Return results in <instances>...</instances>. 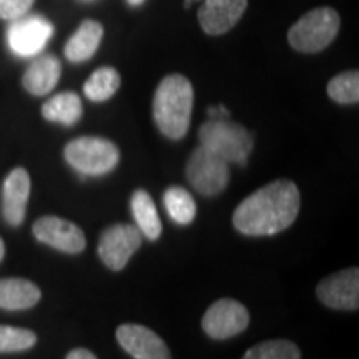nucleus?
Here are the masks:
<instances>
[{"label": "nucleus", "mask_w": 359, "mask_h": 359, "mask_svg": "<svg viewBox=\"0 0 359 359\" xmlns=\"http://www.w3.org/2000/svg\"><path fill=\"white\" fill-rule=\"evenodd\" d=\"M302 196L290 180L268 183L241 201L233 213V224L248 236L276 235L294 223Z\"/></svg>", "instance_id": "nucleus-1"}, {"label": "nucleus", "mask_w": 359, "mask_h": 359, "mask_svg": "<svg viewBox=\"0 0 359 359\" xmlns=\"http://www.w3.org/2000/svg\"><path fill=\"white\" fill-rule=\"evenodd\" d=\"M193 87L180 74L161 80L154 98V118L156 127L167 138L182 140L190 128L193 110Z\"/></svg>", "instance_id": "nucleus-2"}, {"label": "nucleus", "mask_w": 359, "mask_h": 359, "mask_svg": "<svg viewBox=\"0 0 359 359\" xmlns=\"http://www.w3.org/2000/svg\"><path fill=\"white\" fill-rule=\"evenodd\" d=\"M200 145L228 163L246 165L253 150V135L241 125L223 120H208L198 130Z\"/></svg>", "instance_id": "nucleus-3"}, {"label": "nucleus", "mask_w": 359, "mask_h": 359, "mask_svg": "<svg viewBox=\"0 0 359 359\" xmlns=\"http://www.w3.org/2000/svg\"><path fill=\"white\" fill-rule=\"evenodd\" d=\"M339 13L331 7H321L309 11L291 27L288 42L294 50L303 53H316L336 39L339 32Z\"/></svg>", "instance_id": "nucleus-4"}, {"label": "nucleus", "mask_w": 359, "mask_h": 359, "mask_svg": "<svg viewBox=\"0 0 359 359\" xmlns=\"http://www.w3.org/2000/svg\"><path fill=\"white\" fill-rule=\"evenodd\" d=\"M64 155L72 168L88 177H100L111 172L120 160L118 147L102 137L75 138L67 143Z\"/></svg>", "instance_id": "nucleus-5"}, {"label": "nucleus", "mask_w": 359, "mask_h": 359, "mask_svg": "<svg viewBox=\"0 0 359 359\" xmlns=\"http://www.w3.org/2000/svg\"><path fill=\"white\" fill-rule=\"evenodd\" d=\"M187 178L201 195L215 196L228 187L230 163L200 145L188 158Z\"/></svg>", "instance_id": "nucleus-6"}, {"label": "nucleus", "mask_w": 359, "mask_h": 359, "mask_svg": "<svg viewBox=\"0 0 359 359\" xmlns=\"http://www.w3.org/2000/svg\"><path fill=\"white\" fill-rule=\"evenodd\" d=\"M142 246V233L135 224H114L100 235L98 257L114 271L127 266L133 253Z\"/></svg>", "instance_id": "nucleus-7"}, {"label": "nucleus", "mask_w": 359, "mask_h": 359, "mask_svg": "<svg viewBox=\"0 0 359 359\" xmlns=\"http://www.w3.org/2000/svg\"><path fill=\"white\" fill-rule=\"evenodd\" d=\"M53 34V25L42 15H22L7 29V42L19 57H34L43 50Z\"/></svg>", "instance_id": "nucleus-8"}, {"label": "nucleus", "mask_w": 359, "mask_h": 359, "mask_svg": "<svg viewBox=\"0 0 359 359\" xmlns=\"http://www.w3.org/2000/svg\"><path fill=\"white\" fill-rule=\"evenodd\" d=\"M250 325V314L243 304L236 299L223 298L206 309L201 320V327L210 338L228 339L240 334Z\"/></svg>", "instance_id": "nucleus-9"}, {"label": "nucleus", "mask_w": 359, "mask_h": 359, "mask_svg": "<svg viewBox=\"0 0 359 359\" xmlns=\"http://www.w3.org/2000/svg\"><path fill=\"white\" fill-rule=\"evenodd\" d=\"M34 236L64 253L77 255L85 248V235L75 223L60 217H42L34 223Z\"/></svg>", "instance_id": "nucleus-10"}, {"label": "nucleus", "mask_w": 359, "mask_h": 359, "mask_svg": "<svg viewBox=\"0 0 359 359\" xmlns=\"http://www.w3.org/2000/svg\"><path fill=\"white\" fill-rule=\"evenodd\" d=\"M320 302L333 309H358L359 306V271L348 268L323 280L316 288Z\"/></svg>", "instance_id": "nucleus-11"}, {"label": "nucleus", "mask_w": 359, "mask_h": 359, "mask_svg": "<svg viewBox=\"0 0 359 359\" xmlns=\"http://www.w3.org/2000/svg\"><path fill=\"white\" fill-rule=\"evenodd\" d=\"M116 339L120 346L135 359H172L165 341L147 326L133 323L118 326Z\"/></svg>", "instance_id": "nucleus-12"}, {"label": "nucleus", "mask_w": 359, "mask_h": 359, "mask_svg": "<svg viewBox=\"0 0 359 359\" xmlns=\"http://www.w3.org/2000/svg\"><path fill=\"white\" fill-rule=\"evenodd\" d=\"M248 0H205L198 11L201 29L208 35L226 34L241 19Z\"/></svg>", "instance_id": "nucleus-13"}, {"label": "nucleus", "mask_w": 359, "mask_h": 359, "mask_svg": "<svg viewBox=\"0 0 359 359\" xmlns=\"http://www.w3.org/2000/svg\"><path fill=\"white\" fill-rule=\"evenodd\" d=\"M29 196L30 177L27 170H12L2 187V215L11 226H19L24 223Z\"/></svg>", "instance_id": "nucleus-14"}, {"label": "nucleus", "mask_w": 359, "mask_h": 359, "mask_svg": "<svg viewBox=\"0 0 359 359\" xmlns=\"http://www.w3.org/2000/svg\"><path fill=\"white\" fill-rule=\"evenodd\" d=\"M62 75L60 60L55 55H42L30 64L25 70L22 83L24 88L32 95L42 97L50 93L58 83Z\"/></svg>", "instance_id": "nucleus-15"}, {"label": "nucleus", "mask_w": 359, "mask_h": 359, "mask_svg": "<svg viewBox=\"0 0 359 359\" xmlns=\"http://www.w3.org/2000/svg\"><path fill=\"white\" fill-rule=\"evenodd\" d=\"M103 37V27L95 20H83L69 42L65 43V57L67 60L80 64L87 62L95 55L97 48L100 47Z\"/></svg>", "instance_id": "nucleus-16"}, {"label": "nucleus", "mask_w": 359, "mask_h": 359, "mask_svg": "<svg viewBox=\"0 0 359 359\" xmlns=\"http://www.w3.org/2000/svg\"><path fill=\"white\" fill-rule=\"evenodd\" d=\"M40 288L24 278H4L0 280V308L15 311L29 309L40 302Z\"/></svg>", "instance_id": "nucleus-17"}, {"label": "nucleus", "mask_w": 359, "mask_h": 359, "mask_svg": "<svg viewBox=\"0 0 359 359\" xmlns=\"http://www.w3.org/2000/svg\"><path fill=\"white\" fill-rule=\"evenodd\" d=\"M82 100L74 92L57 93V95L48 98L42 107V115L45 120L67 125V127L77 123L82 118Z\"/></svg>", "instance_id": "nucleus-18"}, {"label": "nucleus", "mask_w": 359, "mask_h": 359, "mask_svg": "<svg viewBox=\"0 0 359 359\" xmlns=\"http://www.w3.org/2000/svg\"><path fill=\"white\" fill-rule=\"evenodd\" d=\"M132 213L137 223V228L148 240H158L161 235V222L156 212V206L150 193L145 190H135L132 195Z\"/></svg>", "instance_id": "nucleus-19"}, {"label": "nucleus", "mask_w": 359, "mask_h": 359, "mask_svg": "<svg viewBox=\"0 0 359 359\" xmlns=\"http://www.w3.org/2000/svg\"><path fill=\"white\" fill-rule=\"evenodd\" d=\"M120 74L111 67H100L83 85V93L92 102H105L120 88Z\"/></svg>", "instance_id": "nucleus-20"}, {"label": "nucleus", "mask_w": 359, "mask_h": 359, "mask_svg": "<svg viewBox=\"0 0 359 359\" xmlns=\"http://www.w3.org/2000/svg\"><path fill=\"white\" fill-rule=\"evenodd\" d=\"M165 208L173 222L180 224H190L195 219L196 203L190 191L182 187H170L163 195Z\"/></svg>", "instance_id": "nucleus-21"}, {"label": "nucleus", "mask_w": 359, "mask_h": 359, "mask_svg": "<svg viewBox=\"0 0 359 359\" xmlns=\"http://www.w3.org/2000/svg\"><path fill=\"white\" fill-rule=\"evenodd\" d=\"M241 359H302V353L291 341L271 339L250 348Z\"/></svg>", "instance_id": "nucleus-22"}, {"label": "nucleus", "mask_w": 359, "mask_h": 359, "mask_svg": "<svg viewBox=\"0 0 359 359\" xmlns=\"http://www.w3.org/2000/svg\"><path fill=\"white\" fill-rule=\"evenodd\" d=\"M327 95L331 100L351 105L359 102V74L358 70H349L336 77L327 83Z\"/></svg>", "instance_id": "nucleus-23"}, {"label": "nucleus", "mask_w": 359, "mask_h": 359, "mask_svg": "<svg viewBox=\"0 0 359 359\" xmlns=\"http://www.w3.org/2000/svg\"><path fill=\"white\" fill-rule=\"evenodd\" d=\"M37 334L30 330L0 325V353L25 351L35 346Z\"/></svg>", "instance_id": "nucleus-24"}, {"label": "nucleus", "mask_w": 359, "mask_h": 359, "mask_svg": "<svg viewBox=\"0 0 359 359\" xmlns=\"http://www.w3.org/2000/svg\"><path fill=\"white\" fill-rule=\"evenodd\" d=\"M35 0H0V19L15 20L29 13Z\"/></svg>", "instance_id": "nucleus-25"}, {"label": "nucleus", "mask_w": 359, "mask_h": 359, "mask_svg": "<svg viewBox=\"0 0 359 359\" xmlns=\"http://www.w3.org/2000/svg\"><path fill=\"white\" fill-rule=\"evenodd\" d=\"M65 359H97V356L92 351H88V349L77 348V349H74V351H70L69 354H67Z\"/></svg>", "instance_id": "nucleus-26"}, {"label": "nucleus", "mask_w": 359, "mask_h": 359, "mask_svg": "<svg viewBox=\"0 0 359 359\" xmlns=\"http://www.w3.org/2000/svg\"><path fill=\"white\" fill-rule=\"evenodd\" d=\"M208 115H210V120H223V118H228V110L224 109V107H212V109L208 110Z\"/></svg>", "instance_id": "nucleus-27"}, {"label": "nucleus", "mask_w": 359, "mask_h": 359, "mask_svg": "<svg viewBox=\"0 0 359 359\" xmlns=\"http://www.w3.org/2000/svg\"><path fill=\"white\" fill-rule=\"evenodd\" d=\"M4 255H6V245H4V240L0 238V262L4 259Z\"/></svg>", "instance_id": "nucleus-28"}, {"label": "nucleus", "mask_w": 359, "mask_h": 359, "mask_svg": "<svg viewBox=\"0 0 359 359\" xmlns=\"http://www.w3.org/2000/svg\"><path fill=\"white\" fill-rule=\"evenodd\" d=\"M127 2L130 4V6H142V4L145 2V0H127Z\"/></svg>", "instance_id": "nucleus-29"}]
</instances>
